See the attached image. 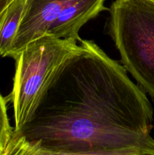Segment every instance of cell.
<instances>
[{
  "instance_id": "obj_1",
  "label": "cell",
  "mask_w": 154,
  "mask_h": 155,
  "mask_svg": "<svg viewBox=\"0 0 154 155\" xmlns=\"http://www.w3.org/2000/svg\"><path fill=\"white\" fill-rule=\"evenodd\" d=\"M152 112L125 68L93 41L57 70L14 134L39 150L85 155H154Z\"/></svg>"
},
{
  "instance_id": "obj_2",
  "label": "cell",
  "mask_w": 154,
  "mask_h": 155,
  "mask_svg": "<svg viewBox=\"0 0 154 155\" xmlns=\"http://www.w3.org/2000/svg\"><path fill=\"white\" fill-rule=\"evenodd\" d=\"M109 11L121 64L154 101V0H116Z\"/></svg>"
},
{
  "instance_id": "obj_3",
  "label": "cell",
  "mask_w": 154,
  "mask_h": 155,
  "mask_svg": "<svg viewBox=\"0 0 154 155\" xmlns=\"http://www.w3.org/2000/svg\"><path fill=\"white\" fill-rule=\"evenodd\" d=\"M78 42L45 34L30 42L17 56L10 95L14 114V130L29 120L57 70L78 50Z\"/></svg>"
},
{
  "instance_id": "obj_4",
  "label": "cell",
  "mask_w": 154,
  "mask_h": 155,
  "mask_svg": "<svg viewBox=\"0 0 154 155\" xmlns=\"http://www.w3.org/2000/svg\"><path fill=\"white\" fill-rule=\"evenodd\" d=\"M72 0H26L24 14L8 57L15 59L30 42L46 34Z\"/></svg>"
},
{
  "instance_id": "obj_5",
  "label": "cell",
  "mask_w": 154,
  "mask_h": 155,
  "mask_svg": "<svg viewBox=\"0 0 154 155\" xmlns=\"http://www.w3.org/2000/svg\"><path fill=\"white\" fill-rule=\"evenodd\" d=\"M104 2L105 0H72L51 24L46 35L79 42L82 39L79 36V30L88 21L107 9Z\"/></svg>"
},
{
  "instance_id": "obj_6",
  "label": "cell",
  "mask_w": 154,
  "mask_h": 155,
  "mask_svg": "<svg viewBox=\"0 0 154 155\" xmlns=\"http://www.w3.org/2000/svg\"><path fill=\"white\" fill-rule=\"evenodd\" d=\"M26 0H14L0 18V56L8 57L19 27Z\"/></svg>"
},
{
  "instance_id": "obj_7",
  "label": "cell",
  "mask_w": 154,
  "mask_h": 155,
  "mask_svg": "<svg viewBox=\"0 0 154 155\" xmlns=\"http://www.w3.org/2000/svg\"><path fill=\"white\" fill-rule=\"evenodd\" d=\"M0 155H39L37 146L24 137L13 133L11 138Z\"/></svg>"
},
{
  "instance_id": "obj_8",
  "label": "cell",
  "mask_w": 154,
  "mask_h": 155,
  "mask_svg": "<svg viewBox=\"0 0 154 155\" xmlns=\"http://www.w3.org/2000/svg\"><path fill=\"white\" fill-rule=\"evenodd\" d=\"M6 102V99L0 93V154L5 148L14 132V128L9 123Z\"/></svg>"
},
{
  "instance_id": "obj_9",
  "label": "cell",
  "mask_w": 154,
  "mask_h": 155,
  "mask_svg": "<svg viewBox=\"0 0 154 155\" xmlns=\"http://www.w3.org/2000/svg\"><path fill=\"white\" fill-rule=\"evenodd\" d=\"M14 0H0V18L9 5Z\"/></svg>"
},
{
  "instance_id": "obj_10",
  "label": "cell",
  "mask_w": 154,
  "mask_h": 155,
  "mask_svg": "<svg viewBox=\"0 0 154 155\" xmlns=\"http://www.w3.org/2000/svg\"><path fill=\"white\" fill-rule=\"evenodd\" d=\"M39 149V148H38ZM39 155H85V154H61V153H52L48 152V151H42L39 149Z\"/></svg>"
}]
</instances>
